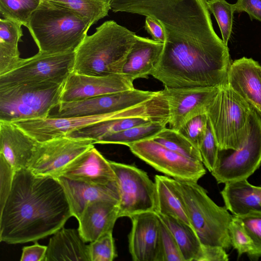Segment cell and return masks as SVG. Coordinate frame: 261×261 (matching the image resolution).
Masks as SVG:
<instances>
[{
  "mask_svg": "<svg viewBox=\"0 0 261 261\" xmlns=\"http://www.w3.org/2000/svg\"><path fill=\"white\" fill-rule=\"evenodd\" d=\"M133 89V82L122 74L97 76L72 71L63 84L61 102L83 100Z\"/></svg>",
  "mask_w": 261,
  "mask_h": 261,
  "instance_id": "16",
  "label": "cell"
},
{
  "mask_svg": "<svg viewBox=\"0 0 261 261\" xmlns=\"http://www.w3.org/2000/svg\"><path fill=\"white\" fill-rule=\"evenodd\" d=\"M156 101L151 98L135 107L109 114L55 117L20 120L12 123L17 125L39 142H46L65 136L67 134L106 120L136 113L155 114Z\"/></svg>",
  "mask_w": 261,
  "mask_h": 261,
  "instance_id": "9",
  "label": "cell"
},
{
  "mask_svg": "<svg viewBox=\"0 0 261 261\" xmlns=\"http://www.w3.org/2000/svg\"><path fill=\"white\" fill-rule=\"evenodd\" d=\"M144 28L147 33L155 41L164 43L165 34L161 24L154 19L149 16L145 17Z\"/></svg>",
  "mask_w": 261,
  "mask_h": 261,
  "instance_id": "45",
  "label": "cell"
},
{
  "mask_svg": "<svg viewBox=\"0 0 261 261\" xmlns=\"http://www.w3.org/2000/svg\"><path fill=\"white\" fill-rule=\"evenodd\" d=\"M41 0H0L1 17L27 27L32 14Z\"/></svg>",
  "mask_w": 261,
  "mask_h": 261,
  "instance_id": "33",
  "label": "cell"
},
{
  "mask_svg": "<svg viewBox=\"0 0 261 261\" xmlns=\"http://www.w3.org/2000/svg\"><path fill=\"white\" fill-rule=\"evenodd\" d=\"M74 11L89 20L92 25L107 16L111 6L109 0H49Z\"/></svg>",
  "mask_w": 261,
  "mask_h": 261,
  "instance_id": "31",
  "label": "cell"
},
{
  "mask_svg": "<svg viewBox=\"0 0 261 261\" xmlns=\"http://www.w3.org/2000/svg\"><path fill=\"white\" fill-rule=\"evenodd\" d=\"M22 25L7 18L0 19V75L12 70L20 58L18 45L23 36Z\"/></svg>",
  "mask_w": 261,
  "mask_h": 261,
  "instance_id": "28",
  "label": "cell"
},
{
  "mask_svg": "<svg viewBox=\"0 0 261 261\" xmlns=\"http://www.w3.org/2000/svg\"><path fill=\"white\" fill-rule=\"evenodd\" d=\"M234 6L236 12H246L252 20L261 21V0H237Z\"/></svg>",
  "mask_w": 261,
  "mask_h": 261,
  "instance_id": "42",
  "label": "cell"
},
{
  "mask_svg": "<svg viewBox=\"0 0 261 261\" xmlns=\"http://www.w3.org/2000/svg\"><path fill=\"white\" fill-rule=\"evenodd\" d=\"M91 26L89 20L68 8L41 0L27 28L39 52L60 54L74 52Z\"/></svg>",
  "mask_w": 261,
  "mask_h": 261,
  "instance_id": "4",
  "label": "cell"
},
{
  "mask_svg": "<svg viewBox=\"0 0 261 261\" xmlns=\"http://www.w3.org/2000/svg\"><path fill=\"white\" fill-rule=\"evenodd\" d=\"M207 122L206 113L199 115L187 122L178 131L198 148L205 134Z\"/></svg>",
  "mask_w": 261,
  "mask_h": 261,
  "instance_id": "39",
  "label": "cell"
},
{
  "mask_svg": "<svg viewBox=\"0 0 261 261\" xmlns=\"http://www.w3.org/2000/svg\"><path fill=\"white\" fill-rule=\"evenodd\" d=\"M227 84L261 115V65L257 61L245 57L233 61Z\"/></svg>",
  "mask_w": 261,
  "mask_h": 261,
  "instance_id": "18",
  "label": "cell"
},
{
  "mask_svg": "<svg viewBox=\"0 0 261 261\" xmlns=\"http://www.w3.org/2000/svg\"><path fill=\"white\" fill-rule=\"evenodd\" d=\"M47 246L35 243L24 247L22 249L21 261H45Z\"/></svg>",
  "mask_w": 261,
  "mask_h": 261,
  "instance_id": "43",
  "label": "cell"
},
{
  "mask_svg": "<svg viewBox=\"0 0 261 261\" xmlns=\"http://www.w3.org/2000/svg\"><path fill=\"white\" fill-rule=\"evenodd\" d=\"M165 41L151 75L165 87H221L227 83L229 49L213 24L187 16L162 22Z\"/></svg>",
  "mask_w": 261,
  "mask_h": 261,
  "instance_id": "1",
  "label": "cell"
},
{
  "mask_svg": "<svg viewBox=\"0 0 261 261\" xmlns=\"http://www.w3.org/2000/svg\"><path fill=\"white\" fill-rule=\"evenodd\" d=\"M167 121H152L138 125L103 137L94 144H117L128 145L154 138L164 129Z\"/></svg>",
  "mask_w": 261,
  "mask_h": 261,
  "instance_id": "30",
  "label": "cell"
},
{
  "mask_svg": "<svg viewBox=\"0 0 261 261\" xmlns=\"http://www.w3.org/2000/svg\"><path fill=\"white\" fill-rule=\"evenodd\" d=\"M82 239L78 229H59L50 239L45 261H90L88 245Z\"/></svg>",
  "mask_w": 261,
  "mask_h": 261,
  "instance_id": "26",
  "label": "cell"
},
{
  "mask_svg": "<svg viewBox=\"0 0 261 261\" xmlns=\"http://www.w3.org/2000/svg\"><path fill=\"white\" fill-rule=\"evenodd\" d=\"M119 213L118 203L96 200L88 203L77 220L78 230L85 242H93L112 232Z\"/></svg>",
  "mask_w": 261,
  "mask_h": 261,
  "instance_id": "21",
  "label": "cell"
},
{
  "mask_svg": "<svg viewBox=\"0 0 261 261\" xmlns=\"http://www.w3.org/2000/svg\"><path fill=\"white\" fill-rule=\"evenodd\" d=\"M14 170L0 155V208H1L12 188L15 173Z\"/></svg>",
  "mask_w": 261,
  "mask_h": 261,
  "instance_id": "41",
  "label": "cell"
},
{
  "mask_svg": "<svg viewBox=\"0 0 261 261\" xmlns=\"http://www.w3.org/2000/svg\"><path fill=\"white\" fill-rule=\"evenodd\" d=\"M252 110L227 83L220 87L206 112L219 150H237L242 146Z\"/></svg>",
  "mask_w": 261,
  "mask_h": 261,
  "instance_id": "7",
  "label": "cell"
},
{
  "mask_svg": "<svg viewBox=\"0 0 261 261\" xmlns=\"http://www.w3.org/2000/svg\"><path fill=\"white\" fill-rule=\"evenodd\" d=\"M225 207L233 216L261 212V187L247 179L227 182L221 192Z\"/></svg>",
  "mask_w": 261,
  "mask_h": 261,
  "instance_id": "25",
  "label": "cell"
},
{
  "mask_svg": "<svg viewBox=\"0 0 261 261\" xmlns=\"http://www.w3.org/2000/svg\"><path fill=\"white\" fill-rule=\"evenodd\" d=\"M94 185H106L116 181L110 161L94 146L66 166L57 176Z\"/></svg>",
  "mask_w": 261,
  "mask_h": 261,
  "instance_id": "19",
  "label": "cell"
},
{
  "mask_svg": "<svg viewBox=\"0 0 261 261\" xmlns=\"http://www.w3.org/2000/svg\"><path fill=\"white\" fill-rule=\"evenodd\" d=\"M127 146L136 156L174 179L197 182L206 173L202 162L189 159L153 139L133 143Z\"/></svg>",
  "mask_w": 261,
  "mask_h": 261,
  "instance_id": "12",
  "label": "cell"
},
{
  "mask_svg": "<svg viewBox=\"0 0 261 261\" xmlns=\"http://www.w3.org/2000/svg\"><path fill=\"white\" fill-rule=\"evenodd\" d=\"M93 146L91 139L66 136L39 142L28 169L36 175L57 177L66 166Z\"/></svg>",
  "mask_w": 261,
  "mask_h": 261,
  "instance_id": "13",
  "label": "cell"
},
{
  "mask_svg": "<svg viewBox=\"0 0 261 261\" xmlns=\"http://www.w3.org/2000/svg\"><path fill=\"white\" fill-rule=\"evenodd\" d=\"M116 175L119 218L156 211V187L147 173L133 165L109 161Z\"/></svg>",
  "mask_w": 261,
  "mask_h": 261,
  "instance_id": "11",
  "label": "cell"
},
{
  "mask_svg": "<svg viewBox=\"0 0 261 261\" xmlns=\"http://www.w3.org/2000/svg\"><path fill=\"white\" fill-rule=\"evenodd\" d=\"M229 235L231 246L237 250L238 256L243 254H249L253 250V244L249 234L241 221L233 216L229 226Z\"/></svg>",
  "mask_w": 261,
  "mask_h": 261,
  "instance_id": "37",
  "label": "cell"
},
{
  "mask_svg": "<svg viewBox=\"0 0 261 261\" xmlns=\"http://www.w3.org/2000/svg\"><path fill=\"white\" fill-rule=\"evenodd\" d=\"M261 166V115L253 109L247 136L237 150H219L211 172L218 184L247 179Z\"/></svg>",
  "mask_w": 261,
  "mask_h": 261,
  "instance_id": "8",
  "label": "cell"
},
{
  "mask_svg": "<svg viewBox=\"0 0 261 261\" xmlns=\"http://www.w3.org/2000/svg\"><path fill=\"white\" fill-rule=\"evenodd\" d=\"M152 121L168 122L169 117L148 113L129 114L101 121L70 132L65 136L91 139L94 144L96 141L108 135Z\"/></svg>",
  "mask_w": 261,
  "mask_h": 261,
  "instance_id": "24",
  "label": "cell"
},
{
  "mask_svg": "<svg viewBox=\"0 0 261 261\" xmlns=\"http://www.w3.org/2000/svg\"><path fill=\"white\" fill-rule=\"evenodd\" d=\"M152 139L189 159L202 163L198 148L178 130L165 127Z\"/></svg>",
  "mask_w": 261,
  "mask_h": 261,
  "instance_id": "32",
  "label": "cell"
},
{
  "mask_svg": "<svg viewBox=\"0 0 261 261\" xmlns=\"http://www.w3.org/2000/svg\"><path fill=\"white\" fill-rule=\"evenodd\" d=\"M220 87H165L161 91L168 102L170 128L178 130L192 118L206 113Z\"/></svg>",
  "mask_w": 261,
  "mask_h": 261,
  "instance_id": "15",
  "label": "cell"
},
{
  "mask_svg": "<svg viewBox=\"0 0 261 261\" xmlns=\"http://www.w3.org/2000/svg\"><path fill=\"white\" fill-rule=\"evenodd\" d=\"M236 216L242 223L251 237L253 244L252 251L248 255L252 258L261 257V212L251 213Z\"/></svg>",
  "mask_w": 261,
  "mask_h": 261,
  "instance_id": "35",
  "label": "cell"
},
{
  "mask_svg": "<svg viewBox=\"0 0 261 261\" xmlns=\"http://www.w3.org/2000/svg\"><path fill=\"white\" fill-rule=\"evenodd\" d=\"M63 84L45 82L0 87V121L48 117L61 102Z\"/></svg>",
  "mask_w": 261,
  "mask_h": 261,
  "instance_id": "6",
  "label": "cell"
},
{
  "mask_svg": "<svg viewBox=\"0 0 261 261\" xmlns=\"http://www.w3.org/2000/svg\"><path fill=\"white\" fill-rule=\"evenodd\" d=\"M62 185L72 216L78 220L87 204L96 200L119 202L116 181L106 185H94L72 180L63 176L57 177Z\"/></svg>",
  "mask_w": 261,
  "mask_h": 261,
  "instance_id": "22",
  "label": "cell"
},
{
  "mask_svg": "<svg viewBox=\"0 0 261 261\" xmlns=\"http://www.w3.org/2000/svg\"><path fill=\"white\" fill-rule=\"evenodd\" d=\"M38 143L15 124L0 121V155L15 171L28 169Z\"/></svg>",
  "mask_w": 261,
  "mask_h": 261,
  "instance_id": "20",
  "label": "cell"
},
{
  "mask_svg": "<svg viewBox=\"0 0 261 261\" xmlns=\"http://www.w3.org/2000/svg\"><path fill=\"white\" fill-rule=\"evenodd\" d=\"M132 228L128 247L134 261H163L161 219L155 212L138 214L129 218Z\"/></svg>",
  "mask_w": 261,
  "mask_h": 261,
  "instance_id": "17",
  "label": "cell"
},
{
  "mask_svg": "<svg viewBox=\"0 0 261 261\" xmlns=\"http://www.w3.org/2000/svg\"><path fill=\"white\" fill-rule=\"evenodd\" d=\"M206 4L218 22L222 40L227 45L232 32L233 14L236 12L234 4H230L225 0H206Z\"/></svg>",
  "mask_w": 261,
  "mask_h": 261,
  "instance_id": "34",
  "label": "cell"
},
{
  "mask_svg": "<svg viewBox=\"0 0 261 261\" xmlns=\"http://www.w3.org/2000/svg\"><path fill=\"white\" fill-rule=\"evenodd\" d=\"M136 36L114 20L105 21L75 49L72 71L97 76L121 74Z\"/></svg>",
  "mask_w": 261,
  "mask_h": 261,
  "instance_id": "3",
  "label": "cell"
},
{
  "mask_svg": "<svg viewBox=\"0 0 261 261\" xmlns=\"http://www.w3.org/2000/svg\"><path fill=\"white\" fill-rule=\"evenodd\" d=\"M159 216L172 232L185 261H201L203 245L192 227L173 217Z\"/></svg>",
  "mask_w": 261,
  "mask_h": 261,
  "instance_id": "29",
  "label": "cell"
},
{
  "mask_svg": "<svg viewBox=\"0 0 261 261\" xmlns=\"http://www.w3.org/2000/svg\"><path fill=\"white\" fill-rule=\"evenodd\" d=\"M88 250L90 261H112L117 257L112 232L90 242Z\"/></svg>",
  "mask_w": 261,
  "mask_h": 261,
  "instance_id": "36",
  "label": "cell"
},
{
  "mask_svg": "<svg viewBox=\"0 0 261 261\" xmlns=\"http://www.w3.org/2000/svg\"><path fill=\"white\" fill-rule=\"evenodd\" d=\"M0 241L20 244L53 234L72 216L63 187L57 177L15 172L11 191L0 208Z\"/></svg>",
  "mask_w": 261,
  "mask_h": 261,
  "instance_id": "2",
  "label": "cell"
},
{
  "mask_svg": "<svg viewBox=\"0 0 261 261\" xmlns=\"http://www.w3.org/2000/svg\"><path fill=\"white\" fill-rule=\"evenodd\" d=\"M163 47V43L137 35L121 74L133 82L137 79H147L159 60Z\"/></svg>",
  "mask_w": 261,
  "mask_h": 261,
  "instance_id": "23",
  "label": "cell"
},
{
  "mask_svg": "<svg viewBox=\"0 0 261 261\" xmlns=\"http://www.w3.org/2000/svg\"><path fill=\"white\" fill-rule=\"evenodd\" d=\"M154 182L156 213L173 217L191 225L184 202L177 192L175 179L166 175H155Z\"/></svg>",
  "mask_w": 261,
  "mask_h": 261,
  "instance_id": "27",
  "label": "cell"
},
{
  "mask_svg": "<svg viewBox=\"0 0 261 261\" xmlns=\"http://www.w3.org/2000/svg\"><path fill=\"white\" fill-rule=\"evenodd\" d=\"M203 245V256L201 261H227L229 259L226 250L223 248Z\"/></svg>",
  "mask_w": 261,
  "mask_h": 261,
  "instance_id": "44",
  "label": "cell"
},
{
  "mask_svg": "<svg viewBox=\"0 0 261 261\" xmlns=\"http://www.w3.org/2000/svg\"><path fill=\"white\" fill-rule=\"evenodd\" d=\"M74 52L49 54L38 52L19 60L16 66L0 75V87L51 82L63 84L73 71Z\"/></svg>",
  "mask_w": 261,
  "mask_h": 261,
  "instance_id": "10",
  "label": "cell"
},
{
  "mask_svg": "<svg viewBox=\"0 0 261 261\" xmlns=\"http://www.w3.org/2000/svg\"><path fill=\"white\" fill-rule=\"evenodd\" d=\"M198 148L203 164L211 172L215 165L219 149L208 119L205 134Z\"/></svg>",
  "mask_w": 261,
  "mask_h": 261,
  "instance_id": "38",
  "label": "cell"
},
{
  "mask_svg": "<svg viewBox=\"0 0 261 261\" xmlns=\"http://www.w3.org/2000/svg\"><path fill=\"white\" fill-rule=\"evenodd\" d=\"M159 91L133 89L70 102H61L58 113L50 116L68 117L95 115L119 112L143 103L156 95Z\"/></svg>",
  "mask_w": 261,
  "mask_h": 261,
  "instance_id": "14",
  "label": "cell"
},
{
  "mask_svg": "<svg viewBox=\"0 0 261 261\" xmlns=\"http://www.w3.org/2000/svg\"><path fill=\"white\" fill-rule=\"evenodd\" d=\"M174 179L190 225L202 244L229 249L228 228L233 215L225 206L215 203L197 182Z\"/></svg>",
  "mask_w": 261,
  "mask_h": 261,
  "instance_id": "5",
  "label": "cell"
},
{
  "mask_svg": "<svg viewBox=\"0 0 261 261\" xmlns=\"http://www.w3.org/2000/svg\"><path fill=\"white\" fill-rule=\"evenodd\" d=\"M160 230L163 261H185L174 236L161 219Z\"/></svg>",
  "mask_w": 261,
  "mask_h": 261,
  "instance_id": "40",
  "label": "cell"
}]
</instances>
